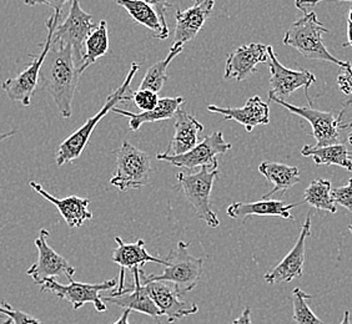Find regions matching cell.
<instances>
[{
  "label": "cell",
  "instance_id": "cell-1",
  "mask_svg": "<svg viewBox=\"0 0 352 324\" xmlns=\"http://www.w3.org/2000/svg\"><path fill=\"white\" fill-rule=\"evenodd\" d=\"M79 67L73 47L53 43L43 62L39 75V89L50 95L64 119L73 115V100L79 81Z\"/></svg>",
  "mask_w": 352,
  "mask_h": 324
},
{
  "label": "cell",
  "instance_id": "cell-2",
  "mask_svg": "<svg viewBox=\"0 0 352 324\" xmlns=\"http://www.w3.org/2000/svg\"><path fill=\"white\" fill-rule=\"evenodd\" d=\"M190 242L180 241L175 250L171 251L165 258L166 264L162 275H145L142 267L140 281L142 284L148 282H166L174 284L176 292L183 297L197 287L203 276V267L205 258H197L189 253Z\"/></svg>",
  "mask_w": 352,
  "mask_h": 324
},
{
  "label": "cell",
  "instance_id": "cell-3",
  "mask_svg": "<svg viewBox=\"0 0 352 324\" xmlns=\"http://www.w3.org/2000/svg\"><path fill=\"white\" fill-rule=\"evenodd\" d=\"M304 15L295 21L285 33V45L296 49L300 54L310 60L329 61L340 68H347L351 65L350 61L339 60L326 49L322 35L329 33L318 19L315 12H302Z\"/></svg>",
  "mask_w": 352,
  "mask_h": 324
},
{
  "label": "cell",
  "instance_id": "cell-4",
  "mask_svg": "<svg viewBox=\"0 0 352 324\" xmlns=\"http://www.w3.org/2000/svg\"><path fill=\"white\" fill-rule=\"evenodd\" d=\"M139 64L133 62L131 68H130L129 74L126 76V79L124 80L120 88L116 89L113 94L108 97L107 102L104 104L99 113L96 115L90 117L88 121L82 125V128H78L68 139H65L61 142L58 152H56V163L58 166H64L67 163L75 161L76 159H79L82 154L84 149L87 148L90 136L93 135V131L96 128V125L102 121V117L107 116L109 111H111L116 108V104L119 102H128L131 100V95L133 90L130 89V84L134 79L136 73L139 71Z\"/></svg>",
  "mask_w": 352,
  "mask_h": 324
},
{
  "label": "cell",
  "instance_id": "cell-5",
  "mask_svg": "<svg viewBox=\"0 0 352 324\" xmlns=\"http://www.w3.org/2000/svg\"><path fill=\"white\" fill-rule=\"evenodd\" d=\"M219 176V166H204L195 174L176 175L177 183L183 189L184 195L195 209L199 220L206 223L211 229L220 226L215 211L211 207V191Z\"/></svg>",
  "mask_w": 352,
  "mask_h": 324
},
{
  "label": "cell",
  "instance_id": "cell-6",
  "mask_svg": "<svg viewBox=\"0 0 352 324\" xmlns=\"http://www.w3.org/2000/svg\"><path fill=\"white\" fill-rule=\"evenodd\" d=\"M116 170L110 183L126 192L129 189H142L149 183L151 172L150 156L131 145L129 141H122L116 150Z\"/></svg>",
  "mask_w": 352,
  "mask_h": 324
},
{
  "label": "cell",
  "instance_id": "cell-7",
  "mask_svg": "<svg viewBox=\"0 0 352 324\" xmlns=\"http://www.w3.org/2000/svg\"><path fill=\"white\" fill-rule=\"evenodd\" d=\"M60 14L55 13L47 21V36L44 45L41 44V54L33 56V60L28 68L24 69L18 76L7 79L1 84V89L7 93L8 97L12 102L23 104V106H29L32 97L39 85V75L43 62L47 58V51L52 45L55 27L59 24Z\"/></svg>",
  "mask_w": 352,
  "mask_h": 324
},
{
  "label": "cell",
  "instance_id": "cell-8",
  "mask_svg": "<svg viewBox=\"0 0 352 324\" xmlns=\"http://www.w3.org/2000/svg\"><path fill=\"white\" fill-rule=\"evenodd\" d=\"M69 282L70 284L64 286L56 282L54 278H50L41 284V292H50L56 297L68 301L75 311L82 308L84 304L91 303L96 311L102 313L108 311V305L102 299V292L113 290L118 286V279H110L102 284H82L75 282L74 279Z\"/></svg>",
  "mask_w": 352,
  "mask_h": 324
},
{
  "label": "cell",
  "instance_id": "cell-9",
  "mask_svg": "<svg viewBox=\"0 0 352 324\" xmlns=\"http://www.w3.org/2000/svg\"><path fill=\"white\" fill-rule=\"evenodd\" d=\"M93 18V14L82 10L79 0H73L70 3L67 19L55 27L53 43L73 47L78 67L80 65L84 55V43L88 39L89 35L93 33L95 27H98Z\"/></svg>",
  "mask_w": 352,
  "mask_h": 324
},
{
  "label": "cell",
  "instance_id": "cell-10",
  "mask_svg": "<svg viewBox=\"0 0 352 324\" xmlns=\"http://www.w3.org/2000/svg\"><path fill=\"white\" fill-rule=\"evenodd\" d=\"M269 53V69H270V85L269 91V100L278 99L285 100L292 96L294 91L298 89H305L306 97L309 105H311V100L309 97V89L312 84L316 82L315 75L309 70H292L285 68L284 65L278 61L274 47L267 45Z\"/></svg>",
  "mask_w": 352,
  "mask_h": 324
},
{
  "label": "cell",
  "instance_id": "cell-11",
  "mask_svg": "<svg viewBox=\"0 0 352 324\" xmlns=\"http://www.w3.org/2000/svg\"><path fill=\"white\" fill-rule=\"evenodd\" d=\"M229 150H231V143L225 141L221 131H217L206 136L203 141L199 142L197 146L183 155H166L160 152L156 155V159L169 162L176 167L194 170L204 166H219L217 156L223 155Z\"/></svg>",
  "mask_w": 352,
  "mask_h": 324
},
{
  "label": "cell",
  "instance_id": "cell-12",
  "mask_svg": "<svg viewBox=\"0 0 352 324\" xmlns=\"http://www.w3.org/2000/svg\"><path fill=\"white\" fill-rule=\"evenodd\" d=\"M47 237L49 232L43 229L39 232V237L35 240V246L39 255L38 261L32 264L30 268L27 270L28 276L33 278L35 284L39 286L44 284L47 279H55L61 276H65L69 281H72L75 273L74 267L47 244Z\"/></svg>",
  "mask_w": 352,
  "mask_h": 324
},
{
  "label": "cell",
  "instance_id": "cell-13",
  "mask_svg": "<svg viewBox=\"0 0 352 324\" xmlns=\"http://www.w3.org/2000/svg\"><path fill=\"white\" fill-rule=\"evenodd\" d=\"M270 102H276L278 105H281L283 108L289 110L292 114L300 116L305 119L306 121L310 122L312 128V136L316 140L318 148L322 146H329V145H335L339 141L340 128L339 120L338 116L333 115L331 111H321L312 108L311 105L306 108H298L296 105H292L285 100H278V99H271Z\"/></svg>",
  "mask_w": 352,
  "mask_h": 324
},
{
  "label": "cell",
  "instance_id": "cell-14",
  "mask_svg": "<svg viewBox=\"0 0 352 324\" xmlns=\"http://www.w3.org/2000/svg\"><path fill=\"white\" fill-rule=\"evenodd\" d=\"M311 235V215L306 217L301 227L296 244L280 264L265 275V281L269 284H289L295 278L302 276L305 264L306 240Z\"/></svg>",
  "mask_w": 352,
  "mask_h": 324
},
{
  "label": "cell",
  "instance_id": "cell-15",
  "mask_svg": "<svg viewBox=\"0 0 352 324\" xmlns=\"http://www.w3.org/2000/svg\"><path fill=\"white\" fill-rule=\"evenodd\" d=\"M116 242L118 243L116 250L113 252L111 261L114 264H119L122 267L120 270V276L118 281V286L116 290L110 292V297L119 296L125 290V268H140L144 264H166V261L160 258V257H154L150 255L149 252L145 248V242L144 240H139L134 243L122 242L120 237H116Z\"/></svg>",
  "mask_w": 352,
  "mask_h": 324
},
{
  "label": "cell",
  "instance_id": "cell-16",
  "mask_svg": "<svg viewBox=\"0 0 352 324\" xmlns=\"http://www.w3.org/2000/svg\"><path fill=\"white\" fill-rule=\"evenodd\" d=\"M142 286L153 302L156 304V307L162 312V316L166 317L169 323H174L176 321L195 314L199 311L197 304L184 302L175 288L166 282L155 281Z\"/></svg>",
  "mask_w": 352,
  "mask_h": 324
},
{
  "label": "cell",
  "instance_id": "cell-17",
  "mask_svg": "<svg viewBox=\"0 0 352 324\" xmlns=\"http://www.w3.org/2000/svg\"><path fill=\"white\" fill-rule=\"evenodd\" d=\"M269 60L267 45L251 43L235 49L229 54L225 64L223 79L243 81L256 73V65Z\"/></svg>",
  "mask_w": 352,
  "mask_h": 324
},
{
  "label": "cell",
  "instance_id": "cell-18",
  "mask_svg": "<svg viewBox=\"0 0 352 324\" xmlns=\"http://www.w3.org/2000/svg\"><path fill=\"white\" fill-rule=\"evenodd\" d=\"M131 272L134 276V282L125 286V290H122V293L119 296H114V297L108 296L102 298L104 302L116 304L124 310L140 312L142 314H146L153 319H155L157 324H162L160 322V317H163L162 312L156 307V304L153 302V299L149 297V294L144 288L140 281L139 268H133Z\"/></svg>",
  "mask_w": 352,
  "mask_h": 324
},
{
  "label": "cell",
  "instance_id": "cell-19",
  "mask_svg": "<svg viewBox=\"0 0 352 324\" xmlns=\"http://www.w3.org/2000/svg\"><path fill=\"white\" fill-rule=\"evenodd\" d=\"M215 0H204L199 4H194L186 10L176 12V27L174 35V47H184L186 43L197 38L204 24L209 19Z\"/></svg>",
  "mask_w": 352,
  "mask_h": 324
},
{
  "label": "cell",
  "instance_id": "cell-20",
  "mask_svg": "<svg viewBox=\"0 0 352 324\" xmlns=\"http://www.w3.org/2000/svg\"><path fill=\"white\" fill-rule=\"evenodd\" d=\"M208 110L214 114L223 115L225 120L239 122L248 132H251L260 125L270 124V108L260 96L250 97L243 108H220L217 105H209Z\"/></svg>",
  "mask_w": 352,
  "mask_h": 324
},
{
  "label": "cell",
  "instance_id": "cell-21",
  "mask_svg": "<svg viewBox=\"0 0 352 324\" xmlns=\"http://www.w3.org/2000/svg\"><path fill=\"white\" fill-rule=\"evenodd\" d=\"M29 185L41 196L54 205L70 229L82 227V223L93 218V213L89 211V203H90L89 198H82V197L75 196V195L65 197V198H56L43 189V186L39 183L30 181Z\"/></svg>",
  "mask_w": 352,
  "mask_h": 324
},
{
  "label": "cell",
  "instance_id": "cell-22",
  "mask_svg": "<svg viewBox=\"0 0 352 324\" xmlns=\"http://www.w3.org/2000/svg\"><path fill=\"white\" fill-rule=\"evenodd\" d=\"M298 203H286L278 200H260L256 202L231 203L226 209L228 216L244 222L250 216L283 217L285 220H294L290 211Z\"/></svg>",
  "mask_w": 352,
  "mask_h": 324
},
{
  "label": "cell",
  "instance_id": "cell-23",
  "mask_svg": "<svg viewBox=\"0 0 352 324\" xmlns=\"http://www.w3.org/2000/svg\"><path fill=\"white\" fill-rule=\"evenodd\" d=\"M174 136L170 142L166 155H183L197 145V135L204 130V125L184 108L176 111Z\"/></svg>",
  "mask_w": 352,
  "mask_h": 324
},
{
  "label": "cell",
  "instance_id": "cell-24",
  "mask_svg": "<svg viewBox=\"0 0 352 324\" xmlns=\"http://www.w3.org/2000/svg\"><path fill=\"white\" fill-rule=\"evenodd\" d=\"M184 104V97L177 96V97H163L160 99L155 108L150 111H142L139 114H134L128 110L124 108H114L111 111L118 115L125 116L129 119V128L133 131H138L145 124L150 122L163 121V120H169L174 117L176 111L182 108Z\"/></svg>",
  "mask_w": 352,
  "mask_h": 324
},
{
  "label": "cell",
  "instance_id": "cell-25",
  "mask_svg": "<svg viewBox=\"0 0 352 324\" xmlns=\"http://www.w3.org/2000/svg\"><path fill=\"white\" fill-rule=\"evenodd\" d=\"M258 171L272 185L270 192L263 197L264 200H270L271 197L278 192L285 194L287 189L298 185L301 180L298 167L278 162H261L258 166Z\"/></svg>",
  "mask_w": 352,
  "mask_h": 324
},
{
  "label": "cell",
  "instance_id": "cell-26",
  "mask_svg": "<svg viewBox=\"0 0 352 324\" xmlns=\"http://www.w3.org/2000/svg\"><path fill=\"white\" fill-rule=\"evenodd\" d=\"M301 155L312 157L316 165H336L347 171H352V151H349L345 145L335 143L329 146H310L305 145L301 150Z\"/></svg>",
  "mask_w": 352,
  "mask_h": 324
},
{
  "label": "cell",
  "instance_id": "cell-27",
  "mask_svg": "<svg viewBox=\"0 0 352 324\" xmlns=\"http://www.w3.org/2000/svg\"><path fill=\"white\" fill-rule=\"evenodd\" d=\"M109 51L108 24L107 21H102L99 25L95 27L93 33L89 35L88 39L84 43V55H82L79 73L80 75L87 69L93 65L95 61L107 55Z\"/></svg>",
  "mask_w": 352,
  "mask_h": 324
},
{
  "label": "cell",
  "instance_id": "cell-28",
  "mask_svg": "<svg viewBox=\"0 0 352 324\" xmlns=\"http://www.w3.org/2000/svg\"><path fill=\"white\" fill-rule=\"evenodd\" d=\"M122 5L130 16L140 25L148 27L154 32V38L159 39L163 34V27L155 10L142 0H116Z\"/></svg>",
  "mask_w": 352,
  "mask_h": 324
},
{
  "label": "cell",
  "instance_id": "cell-29",
  "mask_svg": "<svg viewBox=\"0 0 352 324\" xmlns=\"http://www.w3.org/2000/svg\"><path fill=\"white\" fill-rule=\"evenodd\" d=\"M331 192V183L329 180H314L305 189L304 202L309 203L314 209L336 213L338 205L333 201Z\"/></svg>",
  "mask_w": 352,
  "mask_h": 324
},
{
  "label": "cell",
  "instance_id": "cell-30",
  "mask_svg": "<svg viewBox=\"0 0 352 324\" xmlns=\"http://www.w3.org/2000/svg\"><path fill=\"white\" fill-rule=\"evenodd\" d=\"M184 47H174L171 45L170 49L169 55L164 59V60L157 61L154 64L151 68L146 71V74L144 76L142 82H140V88L142 90H150L154 93H159L164 85L168 81V75H166V70L169 67L170 62L174 60L177 55L183 51Z\"/></svg>",
  "mask_w": 352,
  "mask_h": 324
},
{
  "label": "cell",
  "instance_id": "cell-31",
  "mask_svg": "<svg viewBox=\"0 0 352 324\" xmlns=\"http://www.w3.org/2000/svg\"><path fill=\"white\" fill-rule=\"evenodd\" d=\"M312 299V296L307 294L301 288L292 290V318L296 324H325L311 311L307 301Z\"/></svg>",
  "mask_w": 352,
  "mask_h": 324
},
{
  "label": "cell",
  "instance_id": "cell-32",
  "mask_svg": "<svg viewBox=\"0 0 352 324\" xmlns=\"http://www.w3.org/2000/svg\"><path fill=\"white\" fill-rule=\"evenodd\" d=\"M131 100L134 102L135 106H138L142 111H150V110L156 108V105H157L160 99L157 97V94L154 91L139 89L138 91H133Z\"/></svg>",
  "mask_w": 352,
  "mask_h": 324
},
{
  "label": "cell",
  "instance_id": "cell-33",
  "mask_svg": "<svg viewBox=\"0 0 352 324\" xmlns=\"http://www.w3.org/2000/svg\"><path fill=\"white\" fill-rule=\"evenodd\" d=\"M145 1L146 4H149L150 7L153 8L155 10L160 23H162V27H163V34L160 35L159 40H165L168 39L169 36V25L166 23V10L171 7V4H169L168 0H142Z\"/></svg>",
  "mask_w": 352,
  "mask_h": 324
},
{
  "label": "cell",
  "instance_id": "cell-34",
  "mask_svg": "<svg viewBox=\"0 0 352 324\" xmlns=\"http://www.w3.org/2000/svg\"><path fill=\"white\" fill-rule=\"evenodd\" d=\"M0 308L13 319V324H43L38 318L28 314L25 312L15 310L6 301H0Z\"/></svg>",
  "mask_w": 352,
  "mask_h": 324
},
{
  "label": "cell",
  "instance_id": "cell-35",
  "mask_svg": "<svg viewBox=\"0 0 352 324\" xmlns=\"http://www.w3.org/2000/svg\"><path fill=\"white\" fill-rule=\"evenodd\" d=\"M332 198L336 205L347 209H352V177L346 186L332 189Z\"/></svg>",
  "mask_w": 352,
  "mask_h": 324
},
{
  "label": "cell",
  "instance_id": "cell-36",
  "mask_svg": "<svg viewBox=\"0 0 352 324\" xmlns=\"http://www.w3.org/2000/svg\"><path fill=\"white\" fill-rule=\"evenodd\" d=\"M339 89L345 95H352V67L342 68L341 74L338 78Z\"/></svg>",
  "mask_w": 352,
  "mask_h": 324
},
{
  "label": "cell",
  "instance_id": "cell-37",
  "mask_svg": "<svg viewBox=\"0 0 352 324\" xmlns=\"http://www.w3.org/2000/svg\"><path fill=\"white\" fill-rule=\"evenodd\" d=\"M73 0H24V3L29 7H34V5H47V7L53 8L55 13L60 14L63 12V8L67 3H72Z\"/></svg>",
  "mask_w": 352,
  "mask_h": 324
},
{
  "label": "cell",
  "instance_id": "cell-38",
  "mask_svg": "<svg viewBox=\"0 0 352 324\" xmlns=\"http://www.w3.org/2000/svg\"><path fill=\"white\" fill-rule=\"evenodd\" d=\"M338 120H339L341 130L352 128V100L345 102V106L342 108L340 115L338 116Z\"/></svg>",
  "mask_w": 352,
  "mask_h": 324
},
{
  "label": "cell",
  "instance_id": "cell-39",
  "mask_svg": "<svg viewBox=\"0 0 352 324\" xmlns=\"http://www.w3.org/2000/svg\"><path fill=\"white\" fill-rule=\"evenodd\" d=\"M322 1H331V0H295V5L301 12H307V8L316 7ZM335 1H352V0H335Z\"/></svg>",
  "mask_w": 352,
  "mask_h": 324
},
{
  "label": "cell",
  "instance_id": "cell-40",
  "mask_svg": "<svg viewBox=\"0 0 352 324\" xmlns=\"http://www.w3.org/2000/svg\"><path fill=\"white\" fill-rule=\"evenodd\" d=\"M232 324H252L251 322V311L249 307H246L243 313L240 314V317L235 319Z\"/></svg>",
  "mask_w": 352,
  "mask_h": 324
},
{
  "label": "cell",
  "instance_id": "cell-41",
  "mask_svg": "<svg viewBox=\"0 0 352 324\" xmlns=\"http://www.w3.org/2000/svg\"><path fill=\"white\" fill-rule=\"evenodd\" d=\"M131 310H124L122 312V317L119 318L114 324H130L129 317Z\"/></svg>",
  "mask_w": 352,
  "mask_h": 324
},
{
  "label": "cell",
  "instance_id": "cell-42",
  "mask_svg": "<svg viewBox=\"0 0 352 324\" xmlns=\"http://www.w3.org/2000/svg\"><path fill=\"white\" fill-rule=\"evenodd\" d=\"M0 324H13V319L0 308Z\"/></svg>",
  "mask_w": 352,
  "mask_h": 324
},
{
  "label": "cell",
  "instance_id": "cell-43",
  "mask_svg": "<svg viewBox=\"0 0 352 324\" xmlns=\"http://www.w3.org/2000/svg\"><path fill=\"white\" fill-rule=\"evenodd\" d=\"M347 45L352 47V24L349 21H347V44H345V47Z\"/></svg>",
  "mask_w": 352,
  "mask_h": 324
},
{
  "label": "cell",
  "instance_id": "cell-44",
  "mask_svg": "<svg viewBox=\"0 0 352 324\" xmlns=\"http://www.w3.org/2000/svg\"><path fill=\"white\" fill-rule=\"evenodd\" d=\"M15 134H16V130H10V131H8V132L0 134V142H3L4 140H7V139L12 137V136L15 135Z\"/></svg>",
  "mask_w": 352,
  "mask_h": 324
},
{
  "label": "cell",
  "instance_id": "cell-45",
  "mask_svg": "<svg viewBox=\"0 0 352 324\" xmlns=\"http://www.w3.org/2000/svg\"><path fill=\"white\" fill-rule=\"evenodd\" d=\"M340 324H351V321H350V312L345 311L344 318H342V321H341V323Z\"/></svg>",
  "mask_w": 352,
  "mask_h": 324
},
{
  "label": "cell",
  "instance_id": "cell-46",
  "mask_svg": "<svg viewBox=\"0 0 352 324\" xmlns=\"http://www.w3.org/2000/svg\"><path fill=\"white\" fill-rule=\"evenodd\" d=\"M349 23L352 24V8L350 9V12H349Z\"/></svg>",
  "mask_w": 352,
  "mask_h": 324
},
{
  "label": "cell",
  "instance_id": "cell-47",
  "mask_svg": "<svg viewBox=\"0 0 352 324\" xmlns=\"http://www.w3.org/2000/svg\"><path fill=\"white\" fill-rule=\"evenodd\" d=\"M347 140H349V142H350V143H351L352 145V134H350V135H349V137H347Z\"/></svg>",
  "mask_w": 352,
  "mask_h": 324
},
{
  "label": "cell",
  "instance_id": "cell-48",
  "mask_svg": "<svg viewBox=\"0 0 352 324\" xmlns=\"http://www.w3.org/2000/svg\"><path fill=\"white\" fill-rule=\"evenodd\" d=\"M204 0H195V4H199V3H201Z\"/></svg>",
  "mask_w": 352,
  "mask_h": 324
},
{
  "label": "cell",
  "instance_id": "cell-49",
  "mask_svg": "<svg viewBox=\"0 0 352 324\" xmlns=\"http://www.w3.org/2000/svg\"><path fill=\"white\" fill-rule=\"evenodd\" d=\"M350 211H351V212H352V209H350ZM350 231H351V232H352V223H351V226H350Z\"/></svg>",
  "mask_w": 352,
  "mask_h": 324
}]
</instances>
